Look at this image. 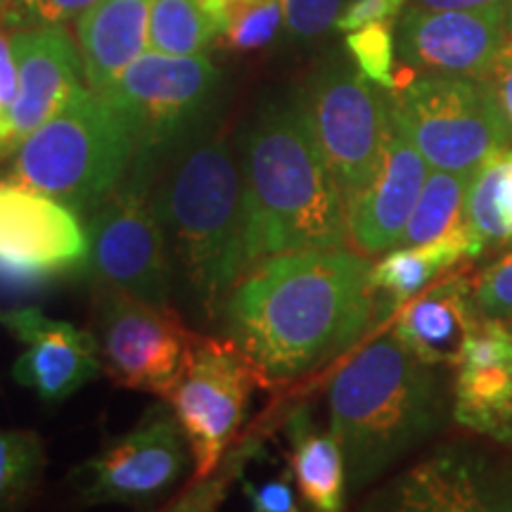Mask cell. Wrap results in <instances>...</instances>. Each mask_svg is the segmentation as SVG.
Listing matches in <instances>:
<instances>
[{
	"label": "cell",
	"mask_w": 512,
	"mask_h": 512,
	"mask_svg": "<svg viewBox=\"0 0 512 512\" xmlns=\"http://www.w3.org/2000/svg\"><path fill=\"white\" fill-rule=\"evenodd\" d=\"M46 467V448L36 432L0 430V510L24 501Z\"/></svg>",
	"instance_id": "obj_27"
},
{
	"label": "cell",
	"mask_w": 512,
	"mask_h": 512,
	"mask_svg": "<svg viewBox=\"0 0 512 512\" xmlns=\"http://www.w3.org/2000/svg\"><path fill=\"white\" fill-rule=\"evenodd\" d=\"M12 155V181L46 192L86 219L124 183L136 138L105 95L83 88Z\"/></svg>",
	"instance_id": "obj_5"
},
{
	"label": "cell",
	"mask_w": 512,
	"mask_h": 512,
	"mask_svg": "<svg viewBox=\"0 0 512 512\" xmlns=\"http://www.w3.org/2000/svg\"><path fill=\"white\" fill-rule=\"evenodd\" d=\"M408 3L411 0H349V5L337 19L335 29L349 34V31L368 27V24L394 22L406 10Z\"/></svg>",
	"instance_id": "obj_33"
},
{
	"label": "cell",
	"mask_w": 512,
	"mask_h": 512,
	"mask_svg": "<svg viewBox=\"0 0 512 512\" xmlns=\"http://www.w3.org/2000/svg\"><path fill=\"white\" fill-rule=\"evenodd\" d=\"M242 275L273 256L349 245L347 202L299 93L256 114L240 140Z\"/></svg>",
	"instance_id": "obj_2"
},
{
	"label": "cell",
	"mask_w": 512,
	"mask_h": 512,
	"mask_svg": "<svg viewBox=\"0 0 512 512\" xmlns=\"http://www.w3.org/2000/svg\"><path fill=\"white\" fill-rule=\"evenodd\" d=\"M472 292L484 316L512 320V249L479 273Z\"/></svg>",
	"instance_id": "obj_32"
},
{
	"label": "cell",
	"mask_w": 512,
	"mask_h": 512,
	"mask_svg": "<svg viewBox=\"0 0 512 512\" xmlns=\"http://www.w3.org/2000/svg\"><path fill=\"white\" fill-rule=\"evenodd\" d=\"M10 34L17 62V98L10 110L0 157L12 155L36 128L88 88L79 43L69 36L64 24L17 29Z\"/></svg>",
	"instance_id": "obj_15"
},
{
	"label": "cell",
	"mask_w": 512,
	"mask_h": 512,
	"mask_svg": "<svg viewBox=\"0 0 512 512\" xmlns=\"http://www.w3.org/2000/svg\"><path fill=\"white\" fill-rule=\"evenodd\" d=\"M456 370L453 422L479 437L512 446V363Z\"/></svg>",
	"instance_id": "obj_23"
},
{
	"label": "cell",
	"mask_w": 512,
	"mask_h": 512,
	"mask_svg": "<svg viewBox=\"0 0 512 512\" xmlns=\"http://www.w3.org/2000/svg\"><path fill=\"white\" fill-rule=\"evenodd\" d=\"M226 24L204 0H152L147 48L164 55H202L221 41Z\"/></svg>",
	"instance_id": "obj_25"
},
{
	"label": "cell",
	"mask_w": 512,
	"mask_h": 512,
	"mask_svg": "<svg viewBox=\"0 0 512 512\" xmlns=\"http://www.w3.org/2000/svg\"><path fill=\"white\" fill-rule=\"evenodd\" d=\"M430 169L418 147L394 124L373 178L347 204L349 245L358 254L377 256L399 245Z\"/></svg>",
	"instance_id": "obj_18"
},
{
	"label": "cell",
	"mask_w": 512,
	"mask_h": 512,
	"mask_svg": "<svg viewBox=\"0 0 512 512\" xmlns=\"http://www.w3.org/2000/svg\"><path fill=\"white\" fill-rule=\"evenodd\" d=\"M475 292L467 278H446L399 309L396 337L430 366H453L467 332L477 323Z\"/></svg>",
	"instance_id": "obj_19"
},
{
	"label": "cell",
	"mask_w": 512,
	"mask_h": 512,
	"mask_svg": "<svg viewBox=\"0 0 512 512\" xmlns=\"http://www.w3.org/2000/svg\"><path fill=\"white\" fill-rule=\"evenodd\" d=\"M190 458L176 415L155 413L88 460L76 486L91 503H150L181 482Z\"/></svg>",
	"instance_id": "obj_12"
},
{
	"label": "cell",
	"mask_w": 512,
	"mask_h": 512,
	"mask_svg": "<svg viewBox=\"0 0 512 512\" xmlns=\"http://www.w3.org/2000/svg\"><path fill=\"white\" fill-rule=\"evenodd\" d=\"M434 368L389 332L332 377L330 434L342 448L349 491L366 489L439 432L444 392Z\"/></svg>",
	"instance_id": "obj_4"
},
{
	"label": "cell",
	"mask_w": 512,
	"mask_h": 512,
	"mask_svg": "<svg viewBox=\"0 0 512 512\" xmlns=\"http://www.w3.org/2000/svg\"><path fill=\"white\" fill-rule=\"evenodd\" d=\"M79 273L95 290L110 287L169 306L174 271L147 178L128 171L124 183L86 216V256Z\"/></svg>",
	"instance_id": "obj_8"
},
{
	"label": "cell",
	"mask_w": 512,
	"mask_h": 512,
	"mask_svg": "<svg viewBox=\"0 0 512 512\" xmlns=\"http://www.w3.org/2000/svg\"><path fill=\"white\" fill-rule=\"evenodd\" d=\"M411 5L432 10H484L503 8L512 12V0H411Z\"/></svg>",
	"instance_id": "obj_37"
},
{
	"label": "cell",
	"mask_w": 512,
	"mask_h": 512,
	"mask_svg": "<svg viewBox=\"0 0 512 512\" xmlns=\"http://www.w3.org/2000/svg\"><path fill=\"white\" fill-rule=\"evenodd\" d=\"M510 10H432L408 5L396 22V55L422 74L482 79L508 41Z\"/></svg>",
	"instance_id": "obj_13"
},
{
	"label": "cell",
	"mask_w": 512,
	"mask_h": 512,
	"mask_svg": "<svg viewBox=\"0 0 512 512\" xmlns=\"http://www.w3.org/2000/svg\"><path fill=\"white\" fill-rule=\"evenodd\" d=\"M285 27L283 0H249L230 12V22L221 36V46L238 53L271 46Z\"/></svg>",
	"instance_id": "obj_28"
},
{
	"label": "cell",
	"mask_w": 512,
	"mask_h": 512,
	"mask_svg": "<svg viewBox=\"0 0 512 512\" xmlns=\"http://www.w3.org/2000/svg\"><path fill=\"white\" fill-rule=\"evenodd\" d=\"M152 0H98L76 19L88 88L105 93L145 53Z\"/></svg>",
	"instance_id": "obj_20"
},
{
	"label": "cell",
	"mask_w": 512,
	"mask_h": 512,
	"mask_svg": "<svg viewBox=\"0 0 512 512\" xmlns=\"http://www.w3.org/2000/svg\"><path fill=\"white\" fill-rule=\"evenodd\" d=\"M17 98V62L12 53V34L0 27V147L8 133L10 110Z\"/></svg>",
	"instance_id": "obj_36"
},
{
	"label": "cell",
	"mask_w": 512,
	"mask_h": 512,
	"mask_svg": "<svg viewBox=\"0 0 512 512\" xmlns=\"http://www.w3.org/2000/svg\"><path fill=\"white\" fill-rule=\"evenodd\" d=\"M219 91L221 74L207 53L145 50L102 95L131 128L136 157H152L214 119Z\"/></svg>",
	"instance_id": "obj_9"
},
{
	"label": "cell",
	"mask_w": 512,
	"mask_h": 512,
	"mask_svg": "<svg viewBox=\"0 0 512 512\" xmlns=\"http://www.w3.org/2000/svg\"><path fill=\"white\" fill-rule=\"evenodd\" d=\"M290 434V475L297 484L299 496L309 508L320 512H337L344 505L347 489V467H344L342 448L332 434L313 430L306 408L287 420Z\"/></svg>",
	"instance_id": "obj_22"
},
{
	"label": "cell",
	"mask_w": 512,
	"mask_h": 512,
	"mask_svg": "<svg viewBox=\"0 0 512 512\" xmlns=\"http://www.w3.org/2000/svg\"><path fill=\"white\" fill-rule=\"evenodd\" d=\"M86 256V228L79 214L15 181H0V264L57 278L79 271Z\"/></svg>",
	"instance_id": "obj_14"
},
{
	"label": "cell",
	"mask_w": 512,
	"mask_h": 512,
	"mask_svg": "<svg viewBox=\"0 0 512 512\" xmlns=\"http://www.w3.org/2000/svg\"><path fill=\"white\" fill-rule=\"evenodd\" d=\"M299 98L349 204L380 164L394 126L392 98L354 60L344 57H330L320 64Z\"/></svg>",
	"instance_id": "obj_7"
},
{
	"label": "cell",
	"mask_w": 512,
	"mask_h": 512,
	"mask_svg": "<svg viewBox=\"0 0 512 512\" xmlns=\"http://www.w3.org/2000/svg\"><path fill=\"white\" fill-rule=\"evenodd\" d=\"M91 332L102 370L114 384L162 396L183 377L197 339L171 306L110 287L95 290Z\"/></svg>",
	"instance_id": "obj_11"
},
{
	"label": "cell",
	"mask_w": 512,
	"mask_h": 512,
	"mask_svg": "<svg viewBox=\"0 0 512 512\" xmlns=\"http://www.w3.org/2000/svg\"><path fill=\"white\" fill-rule=\"evenodd\" d=\"M95 3L98 0H17L0 19V27L10 31L60 27V24L79 19Z\"/></svg>",
	"instance_id": "obj_30"
},
{
	"label": "cell",
	"mask_w": 512,
	"mask_h": 512,
	"mask_svg": "<svg viewBox=\"0 0 512 512\" xmlns=\"http://www.w3.org/2000/svg\"><path fill=\"white\" fill-rule=\"evenodd\" d=\"M472 176L456 171L430 169L415 209L403 228L399 245L415 247L441 238L458 223L465 221V195Z\"/></svg>",
	"instance_id": "obj_26"
},
{
	"label": "cell",
	"mask_w": 512,
	"mask_h": 512,
	"mask_svg": "<svg viewBox=\"0 0 512 512\" xmlns=\"http://www.w3.org/2000/svg\"><path fill=\"white\" fill-rule=\"evenodd\" d=\"M292 475L278 477V479H266V482H245V496L252 503L254 510L259 512H294L299 510L297 496L290 484Z\"/></svg>",
	"instance_id": "obj_35"
},
{
	"label": "cell",
	"mask_w": 512,
	"mask_h": 512,
	"mask_svg": "<svg viewBox=\"0 0 512 512\" xmlns=\"http://www.w3.org/2000/svg\"><path fill=\"white\" fill-rule=\"evenodd\" d=\"M373 264L356 249H318L261 261L230 287L223 325L264 384L323 368L349 351L375 313Z\"/></svg>",
	"instance_id": "obj_1"
},
{
	"label": "cell",
	"mask_w": 512,
	"mask_h": 512,
	"mask_svg": "<svg viewBox=\"0 0 512 512\" xmlns=\"http://www.w3.org/2000/svg\"><path fill=\"white\" fill-rule=\"evenodd\" d=\"M347 53L370 81L384 91H394L399 83L394 76L396 27L394 22H377L347 34Z\"/></svg>",
	"instance_id": "obj_29"
},
{
	"label": "cell",
	"mask_w": 512,
	"mask_h": 512,
	"mask_svg": "<svg viewBox=\"0 0 512 512\" xmlns=\"http://www.w3.org/2000/svg\"><path fill=\"white\" fill-rule=\"evenodd\" d=\"M486 91L491 93L496 107L501 110L505 124L512 133V36L505 41V46L498 50V55L491 60L482 79Z\"/></svg>",
	"instance_id": "obj_34"
},
{
	"label": "cell",
	"mask_w": 512,
	"mask_h": 512,
	"mask_svg": "<svg viewBox=\"0 0 512 512\" xmlns=\"http://www.w3.org/2000/svg\"><path fill=\"white\" fill-rule=\"evenodd\" d=\"M394 124L432 169L472 176L491 155L512 145V133L479 79L422 74L396 88Z\"/></svg>",
	"instance_id": "obj_6"
},
{
	"label": "cell",
	"mask_w": 512,
	"mask_h": 512,
	"mask_svg": "<svg viewBox=\"0 0 512 512\" xmlns=\"http://www.w3.org/2000/svg\"><path fill=\"white\" fill-rule=\"evenodd\" d=\"M465 223L489 247H512V147L498 150L472 174Z\"/></svg>",
	"instance_id": "obj_24"
},
{
	"label": "cell",
	"mask_w": 512,
	"mask_h": 512,
	"mask_svg": "<svg viewBox=\"0 0 512 512\" xmlns=\"http://www.w3.org/2000/svg\"><path fill=\"white\" fill-rule=\"evenodd\" d=\"M387 508L418 512H508L512 472L470 446H444L396 479Z\"/></svg>",
	"instance_id": "obj_16"
},
{
	"label": "cell",
	"mask_w": 512,
	"mask_h": 512,
	"mask_svg": "<svg viewBox=\"0 0 512 512\" xmlns=\"http://www.w3.org/2000/svg\"><path fill=\"white\" fill-rule=\"evenodd\" d=\"M349 0H283L285 31L292 41L311 43L335 29Z\"/></svg>",
	"instance_id": "obj_31"
},
{
	"label": "cell",
	"mask_w": 512,
	"mask_h": 512,
	"mask_svg": "<svg viewBox=\"0 0 512 512\" xmlns=\"http://www.w3.org/2000/svg\"><path fill=\"white\" fill-rule=\"evenodd\" d=\"M256 384H264V377L233 339L197 335L188 368L166 394L192 451L195 482L221 465L247 418Z\"/></svg>",
	"instance_id": "obj_10"
},
{
	"label": "cell",
	"mask_w": 512,
	"mask_h": 512,
	"mask_svg": "<svg viewBox=\"0 0 512 512\" xmlns=\"http://www.w3.org/2000/svg\"><path fill=\"white\" fill-rule=\"evenodd\" d=\"M484 245L475 238L467 223H458L441 238L415 247H392L370 271L375 306L384 313L401 309L408 299L425 290L441 273L463 259H477Z\"/></svg>",
	"instance_id": "obj_21"
},
{
	"label": "cell",
	"mask_w": 512,
	"mask_h": 512,
	"mask_svg": "<svg viewBox=\"0 0 512 512\" xmlns=\"http://www.w3.org/2000/svg\"><path fill=\"white\" fill-rule=\"evenodd\" d=\"M0 323L24 344L12 377L46 403H60L100 375L93 332L43 316L41 309L0 313Z\"/></svg>",
	"instance_id": "obj_17"
},
{
	"label": "cell",
	"mask_w": 512,
	"mask_h": 512,
	"mask_svg": "<svg viewBox=\"0 0 512 512\" xmlns=\"http://www.w3.org/2000/svg\"><path fill=\"white\" fill-rule=\"evenodd\" d=\"M15 3H17V0H0V19H3L5 12H8Z\"/></svg>",
	"instance_id": "obj_38"
},
{
	"label": "cell",
	"mask_w": 512,
	"mask_h": 512,
	"mask_svg": "<svg viewBox=\"0 0 512 512\" xmlns=\"http://www.w3.org/2000/svg\"><path fill=\"white\" fill-rule=\"evenodd\" d=\"M508 325H510V330H512V320H510V323H508Z\"/></svg>",
	"instance_id": "obj_39"
},
{
	"label": "cell",
	"mask_w": 512,
	"mask_h": 512,
	"mask_svg": "<svg viewBox=\"0 0 512 512\" xmlns=\"http://www.w3.org/2000/svg\"><path fill=\"white\" fill-rule=\"evenodd\" d=\"M133 171L150 183V200L174 261L197 302L214 316L242 278L240 147L214 117L152 157H136Z\"/></svg>",
	"instance_id": "obj_3"
}]
</instances>
